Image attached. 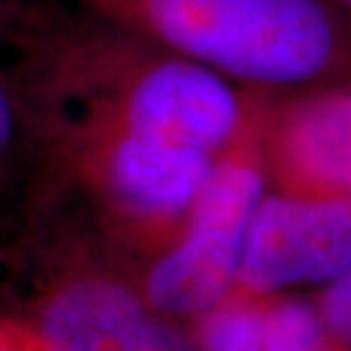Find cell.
I'll use <instances>...</instances> for the list:
<instances>
[{
  "instance_id": "6",
  "label": "cell",
  "mask_w": 351,
  "mask_h": 351,
  "mask_svg": "<svg viewBox=\"0 0 351 351\" xmlns=\"http://www.w3.org/2000/svg\"><path fill=\"white\" fill-rule=\"evenodd\" d=\"M261 125L271 189L351 196V78L261 91Z\"/></svg>"
},
{
  "instance_id": "13",
  "label": "cell",
  "mask_w": 351,
  "mask_h": 351,
  "mask_svg": "<svg viewBox=\"0 0 351 351\" xmlns=\"http://www.w3.org/2000/svg\"><path fill=\"white\" fill-rule=\"evenodd\" d=\"M69 3H78V0H69Z\"/></svg>"
},
{
  "instance_id": "9",
  "label": "cell",
  "mask_w": 351,
  "mask_h": 351,
  "mask_svg": "<svg viewBox=\"0 0 351 351\" xmlns=\"http://www.w3.org/2000/svg\"><path fill=\"white\" fill-rule=\"evenodd\" d=\"M315 306L331 340L345 351H351V267L324 285Z\"/></svg>"
},
{
  "instance_id": "8",
  "label": "cell",
  "mask_w": 351,
  "mask_h": 351,
  "mask_svg": "<svg viewBox=\"0 0 351 351\" xmlns=\"http://www.w3.org/2000/svg\"><path fill=\"white\" fill-rule=\"evenodd\" d=\"M44 182V149L12 62L0 64V226L23 223Z\"/></svg>"
},
{
  "instance_id": "4",
  "label": "cell",
  "mask_w": 351,
  "mask_h": 351,
  "mask_svg": "<svg viewBox=\"0 0 351 351\" xmlns=\"http://www.w3.org/2000/svg\"><path fill=\"white\" fill-rule=\"evenodd\" d=\"M267 189L261 91L249 89L244 123L215 156L176 240L132 267L139 290L156 311L187 324L226 297Z\"/></svg>"
},
{
  "instance_id": "11",
  "label": "cell",
  "mask_w": 351,
  "mask_h": 351,
  "mask_svg": "<svg viewBox=\"0 0 351 351\" xmlns=\"http://www.w3.org/2000/svg\"><path fill=\"white\" fill-rule=\"evenodd\" d=\"M0 351H41L16 317H0Z\"/></svg>"
},
{
  "instance_id": "2",
  "label": "cell",
  "mask_w": 351,
  "mask_h": 351,
  "mask_svg": "<svg viewBox=\"0 0 351 351\" xmlns=\"http://www.w3.org/2000/svg\"><path fill=\"white\" fill-rule=\"evenodd\" d=\"M0 254L30 276L16 319L41 351H196L187 324L146 301L130 263L69 201H39Z\"/></svg>"
},
{
  "instance_id": "1",
  "label": "cell",
  "mask_w": 351,
  "mask_h": 351,
  "mask_svg": "<svg viewBox=\"0 0 351 351\" xmlns=\"http://www.w3.org/2000/svg\"><path fill=\"white\" fill-rule=\"evenodd\" d=\"M32 110L80 114L217 156L240 130L249 89L78 3L58 0L12 53Z\"/></svg>"
},
{
  "instance_id": "10",
  "label": "cell",
  "mask_w": 351,
  "mask_h": 351,
  "mask_svg": "<svg viewBox=\"0 0 351 351\" xmlns=\"http://www.w3.org/2000/svg\"><path fill=\"white\" fill-rule=\"evenodd\" d=\"M58 0H0V51L14 53Z\"/></svg>"
},
{
  "instance_id": "5",
  "label": "cell",
  "mask_w": 351,
  "mask_h": 351,
  "mask_svg": "<svg viewBox=\"0 0 351 351\" xmlns=\"http://www.w3.org/2000/svg\"><path fill=\"white\" fill-rule=\"evenodd\" d=\"M351 267V196L267 189L228 294L287 292L331 283ZM226 294V297H228Z\"/></svg>"
},
{
  "instance_id": "14",
  "label": "cell",
  "mask_w": 351,
  "mask_h": 351,
  "mask_svg": "<svg viewBox=\"0 0 351 351\" xmlns=\"http://www.w3.org/2000/svg\"><path fill=\"white\" fill-rule=\"evenodd\" d=\"M335 351H345V349H335Z\"/></svg>"
},
{
  "instance_id": "12",
  "label": "cell",
  "mask_w": 351,
  "mask_h": 351,
  "mask_svg": "<svg viewBox=\"0 0 351 351\" xmlns=\"http://www.w3.org/2000/svg\"><path fill=\"white\" fill-rule=\"evenodd\" d=\"M333 3L338 5V10L351 21V0H333Z\"/></svg>"
},
{
  "instance_id": "7",
  "label": "cell",
  "mask_w": 351,
  "mask_h": 351,
  "mask_svg": "<svg viewBox=\"0 0 351 351\" xmlns=\"http://www.w3.org/2000/svg\"><path fill=\"white\" fill-rule=\"evenodd\" d=\"M196 351H335L317 306L287 292L223 297L187 322Z\"/></svg>"
},
{
  "instance_id": "3",
  "label": "cell",
  "mask_w": 351,
  "mask_h": 351,
  "mask_svg": "<svg viewBox=\"0 0 351 351\" xmlns=\"http://www.w3.org/2000/svg\"><path fill=\"white\" fill-rule=\"evenodd\" d=\"M167 51L267 94L351 78V21L333 0H78Z\"/></svg>"
}]
</instances>
